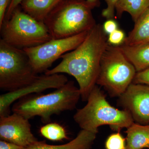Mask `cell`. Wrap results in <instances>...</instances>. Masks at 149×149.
Wrapping results in <instances>:
<instances>
[{
  "label": "cell",
  "mask_w": 149,
  "mask_h": 149,
  "mask_svg": "<svg viewBox=\"0 0 149 149\" xmlns=\"http://www.w3.org/2000/svg\"><path fill=\"white\" fill-rule=\"evenodd\" d=\"M119 103L128 111L134 122L149 124V86L132 83L119 97Z\"/></svg>",
  "instance_id": "8fae6325"
},
{
  "label": "cell",
  "mask_w": 149,
  "mask_h": 149,
  "mask_svg": "<svg viewBox=\"0 0 149 149\" xmlns=\"http://www.w3.org/2000/svg\"><path fill=\"white\" fill-rule=\"evenodd\" d=\"M149 6V0H119L116 10L118 17L121 16L124 12H127L135 22Z\"/></svg>",
  "instance_id": "e0dca14e"
},
{
  "label": "cell",
  "mask_w": 149,
  "mask_h": 149,
  "mask_svg": "<svg viewBox=\"0 0 149 149\" xmlns=\"http://www.w3.org/2000/svg\"><path fill=\"white\" fill-rule=\"evenodd\" d=\"M62 0H22V9L37 21L44 22Z\"/></svg>",
  "instance_id": "4fadbf2b"
},
{
  "label": "cell",
  "mask_w": 149,
  "mask_h": 149,
  "mask_svg": "<svg viewBox=\"0 0 149 149\" xmlns=\"http://www.w3.org/2000/svg\"><path fill=\"white\" fill-rule=\"evenodd\" d=\"M89 31L72 37L52 39L36 46L24 49L37 74L45 72L62 56L76 49L83 42Z\"/></svg>",
  "instance_id": "ba28073f"
},
{
  "label": "cell",
  "mask_w": 149,
  "mask_h": 149,
  "mask_svg": "<svg viewBox=\"0 0 149 149\" xmlns=\"http://www.w3.org/2000/svg\"><path fill=\"white\" fill-rule=\"evenodd\" d=\"M137 72L119 46L109 44L102 57L97 84L111 96L119 97L133 83Z\"/></svg>",
  "instance_id": "8992f818"
},
{
  "label": "cell",
  "mask_w": 149,
  "mask_h": 149,
  "mask_svg": "<svg viewBox=\"0 0 149 149\" xmlns=\"http://www.w3.org/2000/svg\"><path fill=\"white\" fill-rule=\"evenodd\" d=\"M102 27L104 32L109 35L118 29V24L113 19H108L105 22Z\"/></svg>",
  "instance_id": "603a6c76"
},
{
  "label": "cell",
  "mask_w": 149,
  "mask_h": 149,
  "mask_svg": "<svg viewBox=\"0 0 149 149\" xmlns=\"http://www.w3.org/2000/svg\"><path fill=\"white\" fill-rule=\"evenodd\" d=\"M97 133L82 129L70 142L61 145H50L45 141H38L27 149H91Z\"/></svg>",
  "instance_id": "7c38bea8"
},
{
  "label": "cell",
  "mask_w": 149,
  "mask_h": 149,
  "mask_svg": "<svg viewBox=\"0 0 149 149\" xmlns=\"http://www.w3.org/2000/svg\"><path fill=\"white\" fill-rule=\"evenodd\" d=\"M80 97L79 88L73 81H68L49 94H34L21 98L14 104L12 111L29 120L39 116L43 123L47 124L54 115L74 110Z\"/></svg>",
  "instance_id": "7a4b0ae2"
},
{
  "label": "cell",
  "mask_w": 149,
  "mask_h": 149,
  "mask_svg": "<svg viewBox=\"0 0 149 149\" xmlns=\"http://www.w3.org/2000/svg\"><path fill=\"white\" fill-rule=\"evenodd\" d=\"M68 81L67 77L63 74H45L38 76L29 85L1 95L0 117L10 115L11 105L21 98L32 94H39L49 89H58Z\"/></svg>",
  "instance_id": "9c48e42d"
},
{
  "label": "cell",
  "mask_w": 149,
  "mask_h": 149,
  "mask_svg": "<svg viewBox=\"0 0 149 149\" xmlns=\"http://www.w3.org/2000/svg\"><path fill=\"white\" fill-rule=\"evenodd\" d=\"M85 106L77 109L73 119L82 129L93 133L98 132V128L109 125L114 131L119 132L127 128L134 122L130 113L113 107L98 86L91 91Z\"/></svg>",
  "instance_id": "3957f363"
},
{
  "label": "cell",
  "mask_w": 149,
  "mask_h": 149,
  "mask_svg": "<svg viewBox=\"0 0 149 149\" xmlns=\"http://www.w3.org/2000/svg\"><path fill=\"white\" fill-rule=\"evenodd\" d=\"M40 133L45 138L52 141H60L68 139L66 130L57 123H49L41 127Z\"/></svg>",
  "instance_id": "ac0fdd59"
},
{
  "label": "cell",
  "mask_w": 149,
  "mask_h": 149,
  "mask_svg": "<svg viewBox=\"0 0 149 149\" xmlns=\"http://www.w3.org/2000/svg\"><path fill=\"white\" fill-rule=\"evenodd\" d=\"M93 8L85 0H62L44 23L53 39L72 37L90 31L96 25Z\"/></svg>",
  "instance_id": "277c9868"
},
{
  "label": "cell",
  "mask_w": 149,
  "mask_h": 149,
  "mask_svg": "<svg viewBox=\"0 0 149 149\" xmlns=\"http://www.w3.org/2000/svg\"><path fill=\"white\" fill-rule=\"evenodd\" d=\"M106 149H125V139L119 132L109 136L105 143Z\"/></svg>",
  "instance_id": "d6986e66"
},
{
  "label": "cell",
  "mask_w": 149,
  "mask_h": 149,
  "mask_svg": "<svg viewBox=\"0 0 149 149\" xmlns=\"http://www.w3.org/2000/svg\"><path fill=\"white\" fill-rule=\"evenodd\" d=\"M22 1V0H11L10 4L6 13L4 20H7L10 18L14 10L20 5Z\"/></svg>",
  "instance_id": "d4e9b609"
},
{
  "label": "cell",
  "mask_w": 149,
  "mask_h": 149,
  "mask_svg": "<svg viewBox=\"0 0 149 149\" xmlns=\"http://www.w3.org/2000/svg\"><path fill=\"white\" fill-rule=\"evenodd\" d=\"M149 42V6L135 22L132 31L123 44L135 46Z\"/></svg>",
  "instance_id": "9a60e30c"
},
{
  "label": "cell",
  "mask_w": 149,
  "mask_h": 149,
  "mask_svg": "<svg viewBox=\"0 0 149 149\" xmlns=\"http://www.w3.org/2000/svg\"><path fill=\"white\" fill-rule=\"evenodd\" d=\"M29 120L15 113L0 117L1 140L26 148L37 143Z\"/></svg>",
  "instance_id": "30bf717a"
},
{
  "label": "cell",
  "mask_w": 149,
  "mask_h": 149,
  "mask_svg": "<svg viewBox=\"0 0 149 149\" xmlns=\"http://www.w3.org/2000/svg\"><path fill=\"white\" fill-rule=\"evenodd\" d=\"M23 49L0 40V88L9 92L29 85L38 77Z\"/></svg>",
  "instance_id": "52a82bcc"
},
{
  "label": "cell",
  "mask_w": 149,
  "mask_h": 149,
  "mask_svg": "<svg viewBox=\"0 0 149 149\" xmlns=\"http://www.w3.org/2000/svg\"><path fill=\"white\" fill-rule=\"evenodd\" d=\"M10 2L11 0H0V26L4 20L6 13Z\"/></svg>",
  "instance_id": "cb8c5ba5"
},
{
  "label": "cell",
  "mask_w": 149,
  "mask_h": 149,
  "mask_svg": "<svg viewBox=\"0 0 149 149\" xmlns=\"http://www.w3.org/2000/svg\"><path fill=\"white\" fill-rule=\"evenodd\" d=\"M106 35L102 26L96 24L80 45L62 56L60 63L45 74L73 76L79 85L82 100L87 101L97 84L102 57L109 44Z\"/></svg>",
  "instance_id": "6da1fadb"
},
{
  "label": "cell",
  "mask_w": 149,
  "mask_h": 149,
  "mask_svg": "<svg viewBox=\"0 0 149 149\" xmlns=\"http://www.w3.org/2000/svg\"></svg>",
  "instance_id": "83f0119b"
},
{
  "label": "cell",
  "mask_w": 149,
  "mask_h": 149,
  "mask_svg": "<svg viewBox=\"0 0 149 149\" xmlns=\"http://www.w3.org/2000/svg\"><path fill=\"white\" fill-rule=\"evenodd\" d=\"M125 38L124 32L121 29H117L109 35L108 42L111 45L119 46L124 43Z\"/></svg>",
  "instance_id": "ffe728a7"
},
{
  "label": "cell",
  "mask_w": 149,
  "mask_h": 149,
  "mask_svg": "<svg viewBox=\"0 0 149 149\" xmlns=\"http://www.w3.org/2000/svg\"><path fill=\"white\" fill-rule=\"evenodd\" d=\"M133 83L144 84L149 86V68L137 72Z\"/></svg>",
  "instance_id": "7402d4cb"
},
{
  "label": "cell",
  "mask_w": 149,
  "mask_h": 149,
  "mask_svg": "<svg viewBox=\"0 0 149 149\" xmlns=\"http://www.w3.org/2000/svg\"><path fill=\"white\" fill-rule=\"evenodd\" d=\"M107 7L102 12V15L107 19H113L115 10L119 0H105Z\"/></svg>",
  "instance_id": "44dd1931"
},
{
  "label": "cell",
  "mask_w": 149,
  "mask_h": 149,
  "mask_svg": "<svg viewBox=\"0 0 149 149\" xmlns=\"http://www.w3.org/2000/svg\"><path fill=\"white\" fill-rule=\"evenodd\" d=\"M94 8L98 3L99 0H85Z\"/></svg>",
  "instance_id": "4316f807"
},
{
  "label": "cell",
  "mask_w": 149,
  "mask_h": 149,
  "mask_svg": "<svg viewBox=\"0 0 149 149\" xmlns=\"http://www.w3.org/2000/svg\"><path fill=\"white\" fill-rule=\"evenodd\" d=\"M27 148L20 146L16 144L3 140L0 141V149H27Z\"/></svg>",
  "instance_id": "484cf974"
},
{
  "label": "cell",
  "mask_w": 149,
  "mask_h": 149,
  "mask_svg": "<svg viewBox=\"0 0 149 149\" xmlns=\"http://www.w3.org/2000/svg\"><path fill=\"white\" fill-rule=\"evenodd\" d=\"M2 40L18 48L33 47L52 40L45 24L17 7L0 26Z\"/></svg>",
  "instance_id": "5b68a950"
},
{
  "label": "cell",
  "mask_w": 149,
  "mask_h": 149,
  "mask_svg": "<svg viewBox=\"0 0 149 149\" xmlns=\"http://www.w3.org/2000/svg\"><path fill=\"white\" fill-rule=\"evenodd\" d=\"M126 149H149V124L134 122L126 131Z\"/></svg>",
  "instance_id": "2e32d148"
},
{
  "label": "cell",
  "mask_w": 149,
  "mask_h": 149,
  "mask_svg": "<svg viewBox=\"0 0 149 149\" xmlns=\"http://www.w3.org/2000/svg\"><path fill=\"white\" fill-rule=\"evenodd\" d=\"M119 47L137 72L149 68V42L135 46L122 44Z\"/></svg>",
  "instance_id": "5bb4252c"
}]
</instances>
